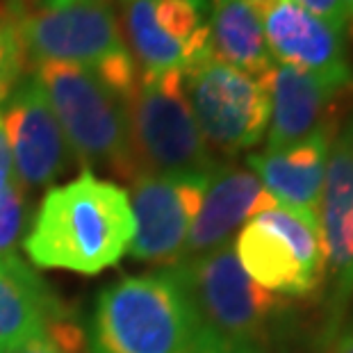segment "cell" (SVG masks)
<instances>
[{
	"label": "cell",
	"instance_id": "obj_26",
	"mask_svg": "<svg viewBox=\"0 0 353 353\" xmlns=\"http://www.w3.org/2000/svg\"><path fill=\"white\" fill-rule=\"evenodd\" d=\"M244 3L249 5L251 10H253L255 14H258L260 19H265L267 14L272 12L276 5H281V3H283V0H244Z\"/></svg>",
	"mask_w": 353,
	"mask_h": 353
},
{
	"label": "cell",
	"instance_id": "obj_4",
	"mask_svg": "<svg viewBox=\"0 0 353 353\" xmlns=\"http://www.w3.org/2000/svg\"><path fill=\"white\" fill-rule=\"evenodd\" d=\"M32 73L82 169H105L125 183L139 178L123 96L82 66L43 62Z\"/></svg>",
	"mask_w": 353,
	"mask_h": 353
},
{
	"label": "cell",
	"instance_id": "obj_20",
	"mask_svg": "<svg viewBox=\"0 0 353 353\" xmlns=\"http://www.w3.org/2000/svg\"><path fill=\"white\" fill-rule=\"evenodd\" d=\"M26 226H30L28 192L17 180L0 192V255L14 251Z\"/></svg>",
	"mask_w": 353,
	"mask_h": 353
},
{
	"label": "cell",
	"instance_id": "obj_28",
	"mask_svg": "<svg viewBox=\"0 0 353 353\" xmlns=\"http://www.w3.org/2000/svg\"><path fill=\"white\" fill-rule=\"evenodd\" d=\"M344 10H347V34L353 39V0H342Z\"/></svg>",
	"mask_w": 353,
	"mask_h": 353
},
{
	"label": "cell",
	"instance_id": "obj_23",
	"mask_svg": "<svg viewBox=\"0 0 353 353\" xmlns=\"http://www.w3.org/2000/svg\"><path fill=\"white\" fill-rule=\"evenodd\" d=\"M17 174H14L10 144H7V132L3 123V114H0V192L7 190L12 183H17Z\"/></svg>",
	"mask_w": 353,
	"mask_h": 353
},
{
	"label": "cell",
	"instance_id": "obj_27",
	"mask_svg": "<svg viewBox=\"0 0 353 353\" xmlns=\"http://www.w3.org/2000/svg\"><path fill=\"white\" fill-rule=\"evenodd\" d=\"M351 249H353V216H351ZM353 296V262H351V274L347 281V288H344V303L349 305V299Z\"/></svg>",
	"mask_w": 353,
	"mask_h": 353
},
{
	"label": "cell",
	"instance_id": "obj_16",
	"mask_svg": "<svg viewBox=\"0 0 353 353\" xmlns=\"http://www.w3.org/2000/svg\"><path fill=\"white\" fill-rule=\"evenodd\" d=\"M340 123L324 125L281 151L253 153L246 164L281 205L317 214L330 144Z\"/></svg>",
	"mask_w": 353,
	"mask_h": 353
},
{
	"label": "cell",
	"instance_id": "obj_1",
	"mask_svg": "<svg viewBox=\"0 0 353 353\" xmlns=\"http://www.w3.org/2000/svg\"><path fill=\"white\" fill-rule=\"evenodd\" d=\"M134 214L128 190L82 169L78 178L50 187L23 237V251L41 269L94 276L130 251Z\"/></svg>",
	"mask_w": 353,
	"mask_h": 353
},
{
	"label": "cell",
	"instance_id": "obj_8",
	"mask_svg": "<svg viewBox=\"0 0 353 353\" xmlns=\"http://www.w3.org/2000/svg\"><path fill=\"white\" fill-rule=\"evenodd\" d=\"M185 78V94L210 151L237 155L258 146L272 119L267 78H253L210 57Z\"/></svg>",
	"mask_w": 353,
	"mask_h": 353
},
{
	"label": "cell",
	"instance_id": "obj_6",
	"mask_svg": "<svg viewBox=\"0 0 353 353\" xmlns=\"http://www.w3.org/2000/svg\"><path fill=\"white\" fill-rule=\"evenodd\" d=\"M125 112L139 176H210L219 167L194 119L180 71L139 73Z\"/></svg>",
	"mask_w": 353,
	"mask_h": 353
},
{
	"label": "cell",
	"instance_id": "obj_5",
	"mask_svg": "<svg viewBox=\"0 0 353 353\" xmlns=\"http://www.w3.org/2000/svg\"><path fill=\"white\" fill-rule=\"evenodd\" d=\"M171 269L190 296L201 330L208 335L262 349L288 319V296L255 283L239 265L232 242L187 258Z\"/></svg>",
	"mask_w": 353,
	"mask_h": 353
},
{
	"label": "cell",
	"instance_id": "obj_21",
	"mask_svg": "<svg viewBox=\"0 0 353 353\" xmlns=\"http://www.w3.org/2000/svg\"><path fill=\"white\" fill-rule=\"evenodd\" d=\"M294 3L347 37V10L342 0H294Z\"/></svg>",
	"mask_w": 353,
	"mask_h": 353
},
{
	"label": "cell",
	"instance_id": "obj_7",
	"mask_svg": "<svg viewBox=\"0 0 353 353\" xmlns=\"http://www.w3.org/2000/svg\"><path fill=\"white\" fill-rule=\"evenodd\" d=\"M232 249L258 285L281 296H312L326 283L319 216L276 205L255 214L232 237Z\"/></svg>",
	"mask_w": 353,
	"mask_h": 353
},
{
	"label": "cell",
	"instance_id": "obj_11",
	"mask_svg": "<svg viewBox=\"0 0 353 353\" xmlns=\"http://www.w3.org/2000/svg\"><path fill=\"white\" fill-rule=\"evenodd\" d=\"M0 114L14 174L26 192L52 187L55 180L71 169L73 162H78L34 73L19 82L0 108Z\"/></svg>",
	"mask_w": 353,
	"mask_h": 353
},
{
	"label": "cell",
	"instance_id": "obj_3",
	"mask_svg": "<svg viewBox=\"0 0 353 353\" xmlns=\"http://www.w3.org/2000/svg\"><path fill=\"white\" fill-rule=\"evenodd\" d=\"M14 12L28 62L82 66L128 99L139 71L110 0H28Z\"/></svg>",
	"mask_w": 353,
	"mask_h": 353
},
{
	"label": "cell",
	"instance_id": "obj_18",
	"mask_svg": "<svg viewBox=\"0 0 353 353\" xmlns=\"http://www.w3.org/2000/svg\"><path fill=\"white\" fill-rule=\"evenodd\" d=\"M212 57L265 80L274 71L262 19L244 0H214L208 19Z\"/></svg>",
	"mask_w": 353,
	"mask_h": 353
},
{
	"label": "cell",
	"instance_id": "obj_25",
	"mask_svg": "<svg viewBox=\"0 0 353 353\" xmlns=\"http://www.w3.org/2000/svg\"><path fill=\"white\" fill-rule=\"evenodd\" d=\"M5 353H64V351L59 349L57 344H52L46 335H39V337H32V340L19 344V347H14Z\"/></svg>",
	"mask_w": 353,
	"mask_h": 353
},
{
	"label": "cell",
	"instance_id": "obj_10",
	"mask_svg": "<svg viewBox=\"0 0 353 353\" xmlns=\"http://www.w3.org/2000/svg\"><path fill=\"white\" fill-rule=\"evenodd\" d=\"M210 176H139L128 199L134 214V260L174 267L183 260Z\"/></svg>",
	"mask_w": 353,
	"mask_h": 353
},
{
	"label": "cell",
	"instance_id": "obj_17",
	"mask_svg": "<svg viewBox=\"0 0 353 353\" xmlns=\"http://www.w3.org/2000/svg\"><path fill=\"white\" fill-rule=\"evenodd\" d=\"M43 278L17 253L0 255V353L46 333L62 312Z\"/></svg>",
	"mask_w": 353,
	"mask_h": 353
},
{
	"label": "cell",
	"instance_id": "obj_13",
	"mask_svg": "<svg viewBox=\"0 0 353 353\" xmlns=\"http://www.w3.org/2000/svg\"><path fill=\"white\" fill-rule=\"evenodd\" d=\"M267 46L276 64L294 66L340 87L353 89V69L347 57V37L321 19L283 0L262 19Z\"/></svg>",
	"mask_w": 353,
	"mask_h": 353
},
{
	"label": "cell",
	"instance_id": "obj_9",
	"mask_svg": "<svg viewBox=\"0 0 353 353\" xmlns=\"http://www.w3.org/2000/svg\"><path fill=\"white\" fill-rule=\"evenodd\" d=\"M121 30L139 73H187L212 57L205 0H123Z\"/></svg>",
	"mask_w": 353,
	"mask_h": 353
},
{
	"label": "cell",
	"instance_id": "obj_2",
	"mask_svg": "<svg viewBox=\"0 0 353 353\" xmlns=\"http://www.w3.org/2000/svg\"><path fill=\"white\" fill-rule=\"evenodd\" d=\"M87 335L92 353H192L201 324L174 269L164 267L103 288Z\"/></svg>",
	"mask_w": 353,
	"mask_h": 353
},
{
	"label": "cell",
	"instance_id": "obj_14",
	"mask_svg": "<svg viewBox=\"0 0 353 353\" xmlns=\"http://www.w3.org/2000/svg\"><path fill=\"white\" fill-rule=\"evenodd\" d=\"M267 85L272 96L267 151H281L319 128L340 123V101L353 94L349 87L285 64L274 66Z\"/></svg>",
	"mask_w": 353,
	"mask_h": 353
},
{
	"label": "cell",
	"instance_id": "obj_15",
	"mask_svg": "<svg viewBox=\"0 0 353 353\" xmlns=\"http://www.w3.org/2000/svg\"><path fill=\"white\" fill-rule=\"evenodd\" d=\"M281 205L251 169L219 164L210 174L199 216L187 239L183 260L232 242V235L255 214ZM180 260V262H183Z\"/></svg>",
	"mask_w": 353,
	"mask_h": 353
},
{
	"label": "cell",
	"instance_id": "obj_24",
	"mask_svg": "<svg viewBox=\"0 0 353 353\" xmlns=\"http://www.w3.org/2000/svg\"><path fill=\"white\" fill-rule=\"evenodd\" d=\"M326 344V353H353V321L344 328H337V333Z\"/></svg>",
	"mask_w": 353,
	"mask_h": 353
},
{
	"label": "cell",
	"instance_id": "obj_12",
	"mask_svg": "<svg viewBox=\"0 0 353 353\" xmlns=\"http://www.w3.org/2000/svg\"><path fill=\"white\" fill-rule=\"evenodd\" d=\"M319 228L326 253V281H333L328 299L326 342L337 333L342 314L347 310L344 288H347L353 249H351V216H353V117H347L337 128L330 144L324 190L319 201Z\"/></svg>",
	"mask_w": 353,
	"mask_h": 353
},
{
	"label": "cell",
	"instance_id": "obj_19",
	"mask_svg": "<svg viewBox=\"0 0 353 353\" xmlns=\"http://www.w3.org/2000/svg\"><path fill=\"white\" fill-rule=\"evenodd\" d=\"M28 64L23 41L19 34V21L14 7L0 5V108L7 103L17 85L23 80Z\"/></svg>",
	"mask_w": 353,
	"mask_h": 353
},
{
	"label": "cell",
	"instance_id": "obj_22",
	"mask_svg": "<svg viewBox=\"0 0 353 353\" xmlns=\"http://www.w3.org/2000/svg\"><path fill=\"white\" fill-rule=\"evenodd\" d=\"M192 353H265L255 344H242V342H226L219 340L214 335H208L205 330H201L199 344Z\"/></svg>",
	"mask_w": 353,
	"mask_h": 353
}]
</instances>
